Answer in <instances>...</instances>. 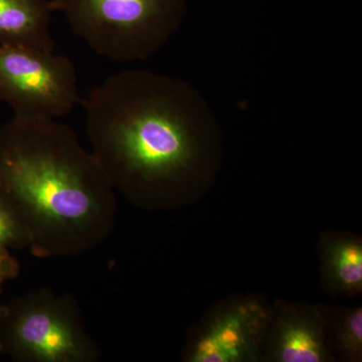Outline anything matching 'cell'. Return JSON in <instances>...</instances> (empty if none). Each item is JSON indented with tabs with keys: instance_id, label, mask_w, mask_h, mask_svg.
<instances>
[{
	"instance_id": "cell-1",
	"label": "cell",
	"mask_w": 362,
	"mask_h": 362,
	"mask_svg": "<svg viewBox=\"0 0 362 362\" xmlns=\"http://www.w3.org/2000/svg\"><path fill=\"white\" fill-rule=\"evenodd\" d=\"M81 104L92 153L115 192L135 206L180 204L214 166L216 116L182 78L119 71L92 88Z\"/></svg>"
},
{
	"instance_id": "cell-2",
	"label": "cell",
	"mask_w": 362,
	"mask_h": 362,
	"mask_svg": "<svg viewBox=\"0 0 362 362\" xmlns=\"http://www.w3.org/2000/svg\"><path fill=\"white\" fill-rule=\"evenodd\" d=\"M0 194L37 258L81 256L115 230V190L77 133L54 119L13 117L0 125Z\"/></svg>"
},
{
	"instance_id": "cell-3",
	"label": "cell",
	"mask_w": 362,
	"mask_h": 362,
	"mask_svg": "<svg viewBox=\"0 0 362 362\" xmlns=\"http://www.w3.org/2000/svg\"><path fill=\"white\" fill-rule=\"evenodd\" d=\"M74 33L118 63L145 61L177 32L185 0H51Z\"/></svg>"
},
{
	"instance_id": "cell-4",
	"label": "cell",
	"mask_w": 362,
	"mask_h": 362,
	"mask_svg": "<svg viewBox=\"0 0 362 362\" xmlns=\"http://www.w3.org/2000/svg\"><path fill=\"white\" fill-rule=\"evenodd\" d=\"M0 354L16 362H98L103 356L76 298L51 287L0 304Z\"/></svg>"
},
{
	"instance_id": "cell-5",
	"label": "cell",
	"mask_w": 362,
	"mask_h": 362,
	"mask_svg": "<svg viewBox=\"0 0 362 362\" xmlns=\"http://www.w3.org/2000/svg\"><path fill=\"white\" fill-rule=\"evenodd\" d=\"M0 101L18 118H63L82 102L75 65L54 52L0 45Z\"/></svg>"
},
{
	"instance_id": "cell-6",
	"label": "cell",
	"mask_w": 362,
	"mask_h": 362,
	"mask_svg": "<svg viewBox=\"0 0 362 362\" xmlns=\"http://www.w3.org/2000/svg\"><path fill=\"white\" fill-rule=\"evenodd\" d=\"M272 307L257 297L223 302L192 330L183 349L187 362L262 361Z\"/></svg>"
},
{
	"instance_id": "cell-7",
	"label": "cell",
	"mask_w": 362,
	"mask_h": 362,
	"mask_svg": "<svg viewBox=\"0 0 362 362\" xmlns=\"http://www.w3.org/2000/svg\"><path fill=\"white\" fill-rule=\"evenodd\" d=\"M262 359L270 362H329L335 359L327 311L318 306L276 302Z\"/></svg>"
},
{
	"instance_id": "cell-8",
	"label": "cell",
	"mask_w": 362,
	"mask_h": 362,
	"mask_svg": "<svg viewBox=\"0 0 362 362\" xmlns=\"http://www.w3.org/2000/svg\"><path fill=\"white\" fill-rule=\"evenodd\" d=\"M321 283L332 296L362 293V240L349 233H324L319 243Z\"/></svg>"
},
{
	"instance_id": "cell-9",
	"label": "cell",
	"mask_w": 362,
	"mask_h": 362,
	"mask_svg": "<svg viewBox=\"0 0 362 362\" xmlns=\"http://www.w3.org/2000/svg\"><path fill=\"white\" fill-rule=\"evenodd\" d=\"M51 0H0V45L54 52Z\"/></svg>"
},
{
	"instance_id": "cell-10",
	"label": "cell",
	"mask_w": 362,
	"mask_h": 362,
	"mask_svg": "<svg viewBox=\"0 0 362 362\" xmlns=\"http://www.w3.org/2000/svg\"><path fill=\"white\" fill-rule=\"evenodd\" d=\"M328 330L332 347L347 361H361L362 307L339 308L328 315Z\"/></svg>"
},
{
	"instance_id": "cell-11",
	"label": "cell",
	"mask_w": 362,
	"mask_h": 362,
	"mask_svg": "<svg viewBox=\"0 0 362 362\" xmlns=\"http://www.w3.org/2000/svg\"><path fill=\"white\" fill-rule=\"evenodd\" d=\"M28 228L6 197L0 194V254L8 250L30 249Z\"/></svg>"
},
{
	"instance_id": "cell-12",
	"label": "cell",
	"mask_w": 362,
	"mask_h": 362,
	"mask_svg": "<svg viewBox=\"0 0 362 362\" xmlns=\"http://www.w3.org/2000/svg\"><path fill=\"white\" fill-rule=\"evenodd\" d=\"M21 264L11 252L6 251L0 254V292L2 287L8 281L13 280L20 276Z\"/></svg>"
}]
</instances>
